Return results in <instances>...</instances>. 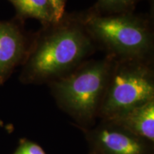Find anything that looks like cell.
Listing matches in <instances>:
<instances>
[{
	"mask_svg": "<svg viewBox=\"0 0 154 154\" xmlns=\"http://www.w3.org/2000/svg\"><path fill=\"white\" fill-rule=\"evenodd\" d=\"M82 21L97 49L115 59L153 60L151 18L133 12L101 14L91 7L80 12Z\"/></svg>",
	"mask_w": 154,
	"mask_h": 154,
	"instance_id": "cell-2",
	"label": "cell"
},
{
	"mask_svg": "<svg viewBox=\"0 0 154 154\" xmlns=\"http://www.w3.org/2000/svg\"><path fill=\"white\" fill-rule=\"evenodd\" d=\"M51 8L53 9L54 14L56 22H59L60 19L66 14L65 7H66V0H47Z\"/></svg>",
	"mask_w": 154,
	"mask_h": 154,
	"instance_id": "cell-11",
	"label": "cell"
},
{
	"mask_svg": "<svg viewBox=\"0 0 154 154\" xmlns=\"http://www.w3.org/2000/svg\"><path fill=\"white\" fill-rule=\"evenodd\" d=\"M132 134L154 141V100L109 119Z\"/></svg>",
	"mask_w": 154,
	"mask_h": 154,
	"instance_id": "cell-7",
	"label": "cell"
},
{
	"mask_svg": "<svg viewBox=\"0 0 154 154\" xmlns=\"http://www.w3.org/2000/svg\"><path fill=\"white\" fill-rule=\"evenodd\" d=\"M143 0H97L92 8L101 14L133 12Z\"/></svg>",
	"mask_w": 154,
	"mask_h": 154,
	"instance_id": "cell-9",
	"label": "cell"
},
{
	"mask_svg": "<svg viewBox=\"0 0 154 154\" xmlns=\"http://www.w3.org/2000/svg\"><path fill=\"white\" fill-rule=\"evenodd\" d=\"M32 35L25 30L24 21L14 17L0 21V86L9 79L27 56Z\"/></svg>",
	"mask_w": 154,
	"mask_h": 154,
	"instance_id": "cell-6",
	"label": "cell"
},
{
	"mask_svg": "<svg viewBox=\"0 0 154 154\" xmlns=\"http://www.w3.org/2000/svg\"><path fill=\"white\" fill-rule=\"evenodd\" d=\"M115 59L106 55L88 59L49 85L59 107L82 124H89L99 117Z\"/></svg>",
	"mask_w": 154,
	"mask_h": 154,
	"instance_id": "cell-3",
	"label": "cell"
},
{
	"mask_svg": "<svg viewBox=\"0 0 154 154\" xmlns=\"http://www.w3.org/2000/svg\"><path fill=\"white\" fill-rule=\"evenodd\" d=\"M13 154H47L40 146L26 139L22 140Z\"/></svg>",
	"mask_w": 154,
	"mask_h": 154,
	"instance_id": "cell-10",
	"label": "cell"
},
{
	"mask_svg": "<svg viewBox=\"0 0 154 154\" xmlns=\"http://www.w3.org/2000/svg\"><path fill=\"white\" fill-rule=\"evenodd\" d=\"M16 10L15 17L24 21L35 19L47 26L56 22L51 6L47 0H8Z\"/></svg>",
	"mask_w": 154,
	"mask_h": 154,
	"instance_id": "cell-8",
	"label": "cell"
},
{
	"mask_svg": "<svg viewBox=\"0 0 154 154\" xmlns=\"http://www.w3.org/2000/svg\"><path fill=\"white\" fill-rule=\"evenodd\" d=\"M154 100L153 60L115 59L99 117L109 120Z\"/></svg>",
	"mask_w": 154,
	"mask_h": 154,
	"instance_id": "cell-4",
	"label": "cell"
},
{
	"mask_svg": "<svg viewBox=\"0 0 154 154\" xmlns=\"http://www.w3.org/2000/svg\"><path fill=\"white\" fill-rule=\"evenodd\" d=\"M79 13H66L59 22L42 26L32 35L19 81L49 84L88 60L97 50Z\"/></svg>",
	"mask_w": 154,
	"mask_h": 154,
	"instance_id": "cell-1",
	"label": "cell"
},
{
	"mask_svg": "<svg viewBox=\"0 0 154 154\" xmlns=\"http://www.w3.org/2000/svg\"><path fill=\"white\" fill-rule=\"evenodd\" d=\"M86 137L94 150L93 154L149 153L147 140L111 121L102 120L95 128L87 131Z\"/></svg>",
	"mask_w": 154,
	"mask_h": 154,
	"instance_id": "cell-5",
	"label": "cell"
}]
</instances>
